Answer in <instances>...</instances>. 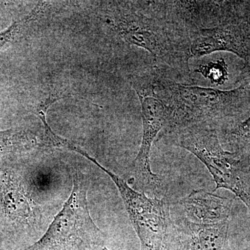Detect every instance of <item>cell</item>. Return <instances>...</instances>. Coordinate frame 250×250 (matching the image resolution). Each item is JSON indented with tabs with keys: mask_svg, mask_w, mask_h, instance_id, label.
<instances>
[{
	"mask_svg": "<svg viewBox=\"0 0 250 250\" xmlns=\"http://www.w3.org/2000/svg\"><path fill=\"white\" fill-rule=\"evenodd\" d=\"M200 74L206 80H210L212 84L223 85L229 79L228 65L224 59L201 63L194 70Z\"/></svg>",
	"mask_w": 250,
	"mask_h": 250,
	"instance_id": "obj_13",
	"label": "cell"
},
{
	"mask_svg": "<svg viewBox=\"0 0 250 250\" xmlns=\"http://www.w3.org/2000/svg\"><path fill=\"white\" fill-rule=\"evenodd\" d=\"M70 197L40 239L25 250H104V235L94 223L87 200L84 174L71 168Z\"/></svg>",
	"mask_w": 250,
	"mask_h": 250,
	"instance_id": "obj_4",
	"label": "cell"
},
{
	"mask_svg": "<svg viewBox=\"0 0 250 250\" xmlns=\"http://www.w3.org/2000/svg\"><path fill=\"white\" fill-rule=\"evenodd\" d=\"M164 136L172 145L191 153L205 164L215 183L213 191L220 188L230 190L250 210V162L236 153L224 149L217 128L190 125Z\"/></svg>",
	"mask_w": 250,
	"mask_h": 250,
	"instance_id": "obj_3",
	"label": "cell"
},
{
	"mask_svg": "<svg viewBox=\"0 0 250 250\" xmlns=\"http://www.w3.org/2000/svg\"><path fill=\"white\" fill-rule=\"evenodd\" d=\"M177 1H112L105 22L120 40L149 54L154 67L192 84L190 39Z\"/></svg>",
	"mask_w": 250,
	"mask_h": 250,
	"instance_id": "obj_1",
	"label": "cell"
},
{
	"mask_svg": "<svg viewBox=\"0 0 250 250\" xmlns=\"http://www.w3.org/2000/svg\"><path fill=\"white\" fill-rule=\"evenodd\" d=\"M154 67L135 72L128 80L139 99L143 122L141 147L133 162L134 177L143 191L152 192L156 197L164 187L160 177L151 168V149L158 136L168 126L170 112L156 93Z\"/></svg>",
	"mask_w": 250,
	"mask_h": 250,
	"instance_id": "obj_5",
	"label": "cell"
},
{
	"mask_svg": "<svg viewBox=\"0 0 250 250\" xmlns=\"http://www.w3.org/2000/svg\"><path fill=\"white\" fill-rule=\"evenodd\" d=\"M35 148H46L43 130L42 134L39 135L27 128H11L0 131V157Z\"/></svg>",
	"mask_w": 250,
	"mask_h": 250,
	"instance_id": "obj_11",
	"label": "cell"
},
{
	"mask_svg": "<svg viewBox=\"0 0 250 250\" xmlns=\"http://www.w3.org/2000/svg\"><path fill=\"white\" fill-rule=\"evenodd\" d=\"M222 1H209L187 30L190 39V59H200L216 52H229L250 61V39L241 25L230 21Z\"/></svg>",
	"mask_w": 250,
	"mask_h": 250,
	"instance_id": "obj_7",
	"label": "cell"
},
{
	"mask_svg": "<svg viewBox=\"0 0 250 250\" xmlns=\"http://www.w3.org/2000/svg\"><path fill=\"white\" fill-rule=\"evenodd\" d=\"M0 197L4 213L11 220L28 226L39 220V210L14 174L0 167Z\"/></svg>",
	"mask_w": 250,
	"mask_h": 250,
	"instance_id": "obj_9",
	"label": "cell"
},
{
	"mask_svg": "<svg viewBox=\"0 0 250 250\" xmlns=\"http://www.w3.org/2000/svg\"><path fill=\"white\" fill-rule=\"evenodd\" d=\"M82 156L91 161L109 176L116 184L135 231L141 242V250H166L168 248L174 224L171 220L170 205L166 198L149 197L102 166L88 152Z\"/></svg>",
	"mask_w": 250,
	"mask_h": 250,
	"instance_id": "obj_6",
	"label": "cell"
},
{
	"mask_svg": "<svg viewBox=\"0 0 250 250\" xmlns=\"http://www.w3.org/2000/svg\"><path fill=\"white\" fill-rule=\"evenodd\" d=\"M154 82L156 93L170 112L163 136L190 125H208L219 130L250 101L248 83L226 90L199 86L177 82L158 67H154Z\"/></svg>",
	"mask_w": 250,
	"mask_h": 250,
	"instance_id": "obj_2",
	"label": "cell"
},
{
	"mask_svg": "<svg viewBox=\"0 0 250 250\" xmlns=\"http://www.w3.org/2000/svg\"><path fill=\"white\" fill-rule=\"evenodd\" d=\"M42 4H38L26 16L11 23L9 27L0 31V52L5 50L22 37L31 23L41 14Z\"/></svg>",
	"mask_w": 250,
	"mask_h": 250,
	"instance_id": "obj_12",
	"label": "cell"
},
{
	"mask_svg": "<svg viewBox=\"0 0 250 250\" xmlns=\"http://www.w3.org/2000/svg\"><path fill=\"white\" fill-rule=\"evenodd\" d=\"M229 220L200 225L184 220L175 225L176 234L184 250H226Z\"/></svg>",
	"mask_w": 250,
	"mask_h": 250,
	"instance_id": "obj_10",
	"label": "cell"
},
{
	"mask_svg": "<svg viewBox=\"0 0 250 250\" xmlns=\"http://www.w3.org/2000/svg\"><path fill=\"white\" fill-rule=\"evenodd\" d=\"M184 220L196 225H213L229 220L233 201L205 190H193L179 201Z\"/></svg>",
	"mask_w": 250,
	"mask_h": 250,
	"instance_id": "obj_8",
	"label": "cell"
}]
</instances>
